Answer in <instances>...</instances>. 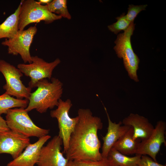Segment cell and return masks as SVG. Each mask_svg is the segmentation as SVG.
Wrapping results in <instances>:
<instances>
[{
    "instance_id": "ac0fdd59",
    "label": "cell",
    "mask_w": 166,
    "mask_h": 166,
    "mask_svg": "<svg viewBox=\"0 0 166 166\" xmlns=\"http://www.w3.org/2000/svg\"><path fill=\"white\" fill-rule=\"evenodd\" d=\"M141 156L136 155L133 157H128L112 147L106 159L110 166H133L136 164Z\"/></svg>"
},
{
    "instance_id": "8fae6325",
    "label": "cell",
    "mask_w": 166,
    "mask_h": 166,
    "mask_svg": "<svg viewBox=\"0 0 166 166\" xmlns=\"http://www.w3.org/2000/svg\"><path fill=\"white\" fill-rule=\"evenodd\" d=\"M62 141L58 136H55L45 146L42 148L38 166H65L68 160L61 152Z\"/></svg>"
},
{
    "instance_id": "277c9868",
    "label": "cell",
    "mask_w": 166,
    "mask_h": 166,
    "mask_svg": "<svg viewBox=\"0 0 166 166\" xmlns=\"http://www.w3.org/2000/svg\"><path fill=\"white\" fill-rule=\"evenodd\" d=\"M25 109H9L6 114V121L9 129L26 137L39 138L48 135L49 130L41 128L32 121Z\"/></svg>"
},
{
    "instance_id": "30bf717a",
    "label": "cell",
    "mask_w": 166,
    "mask_h": 166,
    "mask_svg": "<svg viewBox=\"0 0 166 166\" xmlns=\"http://www.w3.org/2000/svg\"><path fill=\"white\" fill-rule=\"evenodd\" d=\"M166 123L162 121H158L151 135L146 139L141 141L136 152V155H148L155 161L156 156L160 150L161 145L166 142L165 134Z\"/></svg>"
},
{
    "instance_id": "9c48e42d",
    "label": "cell",
    "mask_w": 166,
    "mask_h": 166,
    "mask_svg": "<svg viewBox=\"0 0 166 166\" xmlns=\"http://www.w3.org/2000/svg\"><path fill=\"white\" fill-rule=\"evenodd\" d=\"M32 62L30 64L20 63L17 68L22 73L30 78L29 86L31 88L35 87L38 82L44 79H50L54 69L61 62L57 58L53 61L48 62L37 56H32Z\"/></svg>"
},
{
    "instance_id": "44dd1931",
    "label": "cell",
    "mask_w": 166,
    "mask_h": 166,
    "mask_svg": "<svg viewBox=\"0 0 166 166\" xmlns=\"http://www.w3.org/2000/svg\"><path fill=\"white\" fill-rule=\"evenodd\" d=\"M116 19L117 21L116 22L108 26L110 31L116 34L122 30H126L131 22L127 19L124 13L117 17Z\"/></svg>"
},
{
    "instance_id": "5b68a950",
    "label": "cell",
    "mask_w": 166,
    "mask_h": 166,
    "mask_svg": "<svg viewBox=\"0 0 166 166\" xmlns=\"http://www.w3.org/2000/svg\"><path fill=\"white\" fill-rule=\"evenodd\" d=\"M18 17L19 30H23L30 24L44 21L51 23L62 17L50 12L46 5H41L34 0H22Z\"/></svg>"
},
{
    "instance_id": "d6986e66",
    "label": "cell",
    "mask_w": 166,
    "mask_h": 166,
    "mask_svg": "<svg viewBox=\"0 0 166 166\" xmlns=\"http://www.w3.org/2000/svg\"><path fill=\"white\" fill-rule=\"evenodd\" d=\"M28 103V100L16 98L5 92L0 95V115L6 114L9 109L14 108L26 109Z\"/></svg>"
},
{
    "instance_id": "484cf974",
    "label": "cell",
    "mask_w": 166,
    "mask_h": 166,
    "mask_svg": "<svg viewBox=\"0 0 166 166\" xmlns=\"http://www.w3.org/2000/svg\"><path fill=\"white\" fill-rule=\"evenodd\" d=\"M52 1L51 0H39L38 2L41 5H43V4H46V5L50 2Z\"/></svg>"
},
{
    "instance_id": "9a60e30c",
    "label": "cell",
    "mask_w": 166,
    "mask_h": 166,
    "mask_svg": "<svg viewBox=\"0 0 166 166\" xmlns=\"http://www.w3.org/2000/svg\"><path fill=\"white\" fill-rule=\"evenodd\" d=\"M122 122L123 125L132 126L133 130L134 139H140L141 141L149 137L154 128L147 118L137 114L130 113Z\"/></svg>"
},
{
    "instance_id": "cb8c5ba5",
    "label": "cell",
    "mask_w": 166,
    "mask_h": 166,
    "mask_svg": "<svg viewBox=\"0 0 166 166\" xmlns=\"http://www.w3.org/2000/svg\"><path fill=\"white\" fill-rule=\"evenodd\" d=\"M139 166H166L154 161L152 158L145 155H142L137 162Z\"/></svg>"
},
{
    "instance_id": "ba28073f",
    "label": "cell",
    "mask_w": 166,
    "mask_h": 166,
    "mask_svg": "<svg viewBox=\"0 0 166 166\" xmlns=\"http://www.w3.org/2000/svg\"><path fill=\"white\" fill-rule=\"evenodd\" d=\"M37 30L36 26H30L26 30H18L14 37L6 39L1 44L7 47L9 54H19L24 63L30 64L32 60L30 49Z\"/></svg>"
},
{
    "instance_id": "7a4b0ae2",
    "label": "cell",
    "mask_w": 166,
    "mask_h": 166,
    "mask_svg": "<svg viewBox=\"0 0 166 166\" xmlns=\"http://www.w3.org/2000/svg\"><path fill=\"white\" fill-rule=\"evenodd\" d=\"M51 81L46 79L38 81L35 85L37 89L31 93L26 110L36 109L39 113H45L58 106L63 91V83L58 79L52 77Z\"/></svg>"
},
{
    "instance_id": "ffe728a7",
    "label": "cell",
    "mask_w": 166,
    "mask_h": 166,
    "mask_svg": "<svg viewBox=\"0 0 166 166\" xmlns=\"http://www.w3.org/2000/svg\"><path fill=\"white\" fill-rule=\"evenodd\" d=\"M46 5L51 12L56 14H58L62 18L68 19H71V16L68 10L66 0H53Z\"/></svg>"
},
{
    "instance_id": "52a82bcc",
    "label": "cell",
    "mask_w": 166,
    "mask_h": 166,
    "mask_svg": "<svg viewBox=\"0 0 166 166\" xmlns=\"http://www.w3.org/2000/svg\"><path fill=\"white\" fill-rule=\"evenodd\" d=\"M72 106V104L69 99L64 101L60 99L57 108L50 112V116L57 120L59 129L58 136L62 139L64 152L65 153L68 148L70 136L79 119L78 116L75 117H70L69 111Z\"/></svg>"
},
{
    "instance_id": "4316f807",
    "label": "cell",
    "mask_w": 166,
    "mask_h": 166,
    "mask_svg": "<svg viewBox=\"0 0 166 166\" xmlns=\"http://www.w3.org/2000/svg\"><path fill=\"white\" fill-rule=\"evenodd\" d=\"M139 166L138 165H137V164L134 165V166Z\"/></svg>"
},
{
    "instance_id": "5bb4252c",
    "label": "cell",
    "mask_w": 166,
    "mask_h": 166,
    "mask_svg": "<svg viewBox=\"0 0 166 166\" xmlns=\"http://www.w3.org/2000/svg\"><path fill=\"white\" fill-rule=\"evenodd\" d=\"M108 122L107 132L105 136L102 137L103 143L101 153L103 159H106L108 153L115 143L129 129L131 126L121 125L122 122H113L111 120L106 108L104 106Z\"/></svg>"
},
{
    "instance_id": "6da1fadb",
    "label": "cell",
    "mask_w": 166,
    "mask_h": 166,
    "mask_svg": "<svg viewBox=\"0 0 166 166\" xmlns=\"http://www.w3.org/2000/svg\"><path fill=\"white\" fill-rule=\"evenodd\" d=\"M77 116L78 121L70 136L66 158L68 160H102L97 135L98 131L103 128L101 118L93 116L87 109H79Z\"/></svg>"
},
{
    "instance_id": "2e32d148",
    "label": "cell",
    "mask_w": 166,
    "mask_h": 166,
    "mask_svg": "<svg viewBox=\"0 0 166 166\" xmlns=\"http://www.w3.org/2000/svg\"><path fill=\"white\" fill-rule=\"evenodd\" d=\"M133 135V128L131 126L128 130L115 143L112 147L125 155L135 154L141 140L140 139L134 140Z\"/></svg>"
},
{
    "instance_id": "603a6c76",
    "label": "cell",
    "mask_w": 166,
    "mask_h": 166,
    "mask_svg": "<svg viewBox=\"0 0 166 166\" xmlns=\"http://www.w3.org/2000/svg\"><path fill=\"white\" fill-rule=\"evenodd\" d=\"M147 5H129L127 14L125 15L127 19L130 22H133L138 14L142 10H145Z\"/></svg>"
},
{
    "instance_id": "3957f363",
    "label": "cell",
    "mask_w": 166,
    "mask_h": 166,
    "mask_svg": "<svg viewBox=\"0 0 166 166\" xmlns=\"http://www.w3.org/2000/svg\"><path fill=\"white\" fill-rule=\"evenodd\" d=\"M135 24L131 22L124 32L119 34L115 41L114 49L117 57L122 58L124 65L129 77L136 82L139 81L137 74L140 59L132 49L131 38L133 34Z\"/></svg>"
},
{
    "instance_id": "d4e9b609",
    "label": "cell",
    "mask_w": 166,
    "mask_h": 166,
    "mask_svg": "<svg viewBox=\"0 0 166 166\" xmlns=\"http://www.w3.org/2000/svg\"><path fill=\"white\" fill-rule=\"evenodd\" d=\"M10 130L4 120L0 115V133Z\"/></svg>"
},
{
    "instance_id": "4fadbf2b",
    "label": "cell",
    "mask_w": 166,
    "mask_h": 166,
    "mask_svg": "<svg viewBox=\"0 0 166 166\" xmlns=\"http://www.w3.org/2000/svg\"><path fill=\"white\" fill-rule=\"evenodd\" d=\"M51 136L46 135L39 138L33 144H30L17 158L9 162L6 166H34L39 158L40 152Z\"/></svg>"
},
{
    "instance_id": "7402d4cb",
    "label": "cell",
    "mask_w": 166,
    "mask_h": 166,
    "mask_svg": "<svg viewBox=\"0 0 166 166\" xmlns=\"http://www.w3.org/2000/svg\"><path fill=\"white\" fill-rule=\"evenodd\" d=\"M65 166H110L106 159L98 161L69 160Z\"/></svg>"
},
{
    "instance_id": "e0dca14e",
    "label": "cell",
    "mask_w": 166,
    "mask_h": 166,
    "mask_svg": "<svg viewBox=\"0 0 166 166\" xmlns=\"http://www.w3.org/2000/svg\"><path fill=\"white\" fill-rule=\"evenodd\" d=\"M21 7L20 3L15 12L0 24V39H10L18 31V17Z\"/></svg>"
},
{
    "instance_id": "7c38bea8",
    "label": "cell",
    "mask_w": 166,
    "mask_h": 166,
    "mask_svg": "<svg viewBox=\"0 0 166 166\" xmlns=\"http://www.w3.org/2000/svg\"><path fill=\"white\" fill-rule=\"evenodd\" d=\"M30 144L29 137L10 129L0 133V154H10L13 159L19 156Z\"/></svg>"
},
{
    "instance_id": "8992f818",
    "label": "cell",
    "mask_w": 166,
    "mask_h": 166,
    "mask_svg": "<svg viewBox=\"0 0 166 166\" xmlns=\"http://www.w3.org/2000/svg\"><path fill=\"white\" fill-rule=\"evenodd\" d=\"M0 72L3 75L6 81L3 88L5 93L17 99L29 100L32 88L26 87L21 79L23 73L18 68L5 61L0 60Z\"/></svg>"
}]
</instances>
